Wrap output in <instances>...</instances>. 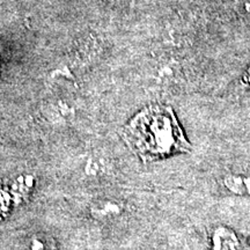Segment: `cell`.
I'll use <instances>...</instances> for the list:
<instances>
[{"instance_id": "6da1fadb", "label": "cell", "mask_w": 250, "mask_h": 250, "mask_svg": "<svg viewBox=\"0 0 250 250\" xmlns=\"http://www.w3.org/2000/svg\"><path fill=\"white\" fill-rule=\"evenodd\" d=\"M124 140L145 162L191 149L173 109L166 105H152L137 114L125 126Z\"/></svg>"}]
</instances>
